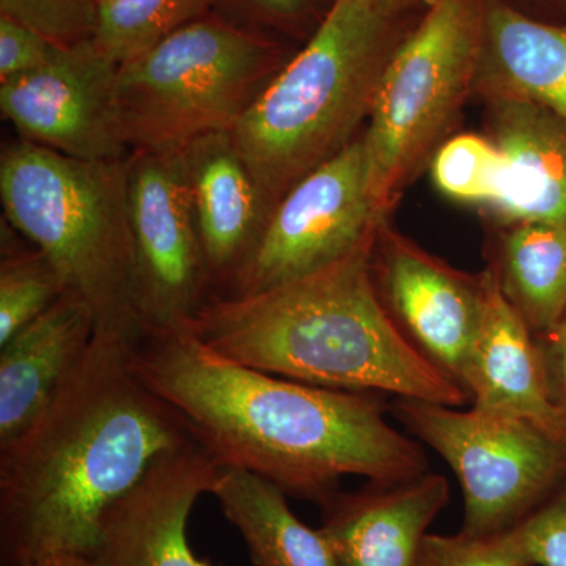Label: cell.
<instances>
[{"mask_svg": "<svg viewBox=\"0 0 566 566\" xmlns=\"http://www.w3.org/2000/svg\"><path fill=\"white\" fill-rule=\"evenodd\" d=\"M133 370L221 465L324 504L344 475L394 482L422 475L428 458L387 422L367 392L304 385L227 359L188 326L144 334Z\"/></svg>", "mask_w": 566, "mask_h": 566, "instance_id": "6da1fadb", "label": "cell"}, {"mask_svg": "<svg viewBox=\"0 0 566 566\" xmlns=\"http://www.w3.org/2000/svg\"><path fill=\"white\" fill-rule=\"evenodd\" d=\"M139 338L96 329L50 406L0 449V566L88 557L112 502L193 439L133 370Z\"/></svg>", "mask_w": 566, "mask_h": 566, "instance_id": "7a4b0ae2", "label": "cell"}, {"mask_svg": "<svg viewBox=\"0 0 566 566\" xmlns=\"http://www.w3.org/2000/svg\"><path fill=\"white\" fill-rule=\"evenodd\" d=\"M378 232L315 273L211 296L189 329L227 359L304 385L468 403L463 387L409 344L382 304L374 279Z\"/></svg>", "mask_w": 566, "mask_h": 566, "instance_id": "3957f363", "label": "cell"}, {"mask_svg": "<svg viewBox=\"0 0 566 566\" xmlns=\"http://www.w3.org/2000/svg\"><path fill=\"white\" fill-rule=\"evenodd\" d=\"M390 20L365 0H334L304 50L233 126L234 145L271 210L297 181L345 150L370 118L397 48Z\"/></svg>", "mask_w": 566, "mask_h": 566, "instance_id": "277c9868", "label": "cell"}, {"mask_svg": "<svg viewBox=\"0 0 566 566\" xmlns=\"http://www.w3.org/2000/svg\"><path fill=\"white\" fill-rule=\"evenodd\" d=\"M126 159L82 161L21 139L3 148L0 199L11 229L51 260L66 292L92 308L96 329L142 337Z\"/></svg>", "mask_w": 566, "mask_h": 566, "instance_id": "5b68a950", "label": "cell"}, {"mask_svg": "<svg viewBox=\"0 0 566 566\" xmlns=\"http://www.w3.org/2000/svg\"><path fill=\"white\" fill-rule=\"evenodd\" d=\"M282 70V51L259 33L205 17L118 66L115 104L134 151L181 150L232 132Z\"/></svg>", "mask_w": 566, "mask_h": 566, "instance_id": "8992f818", "label": "cell"}, {"mask_svg": "<svg viewBox=\"0 0 566 566\" xmlns=\"http://www.w3.org/2000/svg\"><path fill=\"white\" fill-rule=\"evenodd\" d=\"M486 0H431L387 62L364 129L371 196L385 219L474 92Z\"/></svg>", "mask_w": 566, "mask_h": 566, "instance_id": "52a82bcc", "label": "cell"}, {"mask_svg": "<svg viewBox=\"0 0 566 566\" xmlns=\"http://www.w3.org/2000/svg\"><path fill=\"white\" fill-rule=\"evenodd\" d=\"M392 415L457 475L464 534L512 531L566 485V439L527 420L411 398Z\"/></svg>", "mask_w": 566, "mask_h": 566, "instance_id": "ba28073f", "label": "cell"}, {"mask_svg": "<svg viewBox=\"0 0 566 566\" xmlns=\"http://www.w3.org/2000/svg\"><path fill=\"white\" fill-rule=\"evenodd\" d=\"M126 196L142 335L188 326L210 301L212 282L181 150L132 153Z\"/></svg>", "mask_w": 566, "mask_h": 566, "instance_id": "9c48e42d", "label": "cell"}, {"mask_svg": "<svg viewBox=\"0 0 566 566\" xmlns=\"http://www.w3.org/2000/svg\"><path fill=\"white\" fill-rule=\"evenodd\" d=\"M385 223L371 196L363 133L274 205L259 243L222 294L259 293L315 273L354 251Z\"/></svg>", "mask_w": 566, "mask_h": 566, "instance_id": "30bf717a", "label": "cell"}, {"mask_svg": "<svg viewBox=\"0 0 566 566\" xmlns=\"http://www.w3.org/2000/svg\"><path fill=\"white\" fill-rule=\"evenodd\" d=\"M118 65L88 40L50 65L0 82V111L22 140L82 161H122L115 104Z\"/></svg>", "mask_w": 566, "mask_h": 566, "instance_id": "8fae6325", "label": "cell"}, {"mask_svg": "<svg viewBox=\"0 0 566 566\" xmlns=\"http://www.w3.org/2000/svg\"><path fill=\"white\" fill-rule=\"evenodd\" d=\"M374 279L409 344L464 389L465 365L485 315V273H460L385 223L376 238Z\"/></svg>", "mask_w": 566, "mask_h": 566, "instance_id": "7c38bea8", "label": "cell"}, {"mask_svg": "<svg viewBox=\"0 0 566 566\" xmlns=\"http://www.w3.org/2000/svg\"><path fill=\"white\" fill-rule=\"evenodd\" d=\"M221 463L196 438L167 450L99 521L95 566H216L189 546L197 499L211 494Z\"/></svg>", "mask_w": 566, "mask_h": 566, "instance_id": "4fadbf2b", "label": "cell"}, {"mask_svg": "<svg viewBox=\"0 0 566 566\" xmlns=\"http://www.w3.org/2000/svg\"><path fill=\"white\" fill-rule=\"evenodd\" d=\"M447 476L371 482L322 504V531L340 566H420L428 528L449 504Z\"/></svg>", "mask_w": 566, "mask_h": 566, "instance_id": "5bb4252c", "label": "cell"}, {"mask_svg": "<svg viewBox=\"0 0 566 566\" xmlns=\"http://www.w3.org/2000/svg\"><path fill=\"white\" fill-rule=\"evenodd\" d=\"M485 283V315L463 379L472 408L527 420L566 439V412L551 397L538 340L506 301L491 266Z\"/></svg>", "mask_w": 566, "mask_h": 566, "instance_id": "9a60e30c", "label": "cell"}, {"mask_svg": "<svg viewBox=\"0 0 566 566\" xmlns=\"http://www.w3.org/2000/svg\"><path fill=\"white\" fill-rule=\"evenodd\" d=\"M181 156L212 285L229 286L259 243L271 207L232 132L197 137Z\"/></svg>", "mask_w": 566, "mask_h": 566, "instance_id": "2e32d148", "label": "cell"}, {"mask_svg": "<svg viewBox=\"0 0 566 566\" xmlns=\"http://www.w3.org/2000/svg\"><path fill=\"white\" fill-rule=\"evenodd\" d=\"M96 327L92 308L66 292L0 345V449L17 441L50 406L87 353Z\"/></svg>", "mask_w": 566, "mask_h": 566, "instance_id": "e0dca14e", "label": "cell"}, {"mask_svg": "<svg viewBox=\"0 0 566 566\" xmlns=\"http://www.w3.org/2000/svg\"><path fill=\"white\" fill-rule=\"evenodd\" d=\"M490 109L491 140L504 163L493 210L512 226L566 227V122L520 99L490 102Z\"/></svg>", "mask_w": 566, "mask_h": 566, "instance_id": "ac0fdd59", "label": "cell"}, {"mask_svg": "<svg viewBox=\"0 0 566 566\" xmlns=\"http://www.w3.org/2000/svg\"><path fill=\"white\" fill-rule=\"evenodd\" d=\"M474 92L488 103L538 104L566 122V22L546 24L486 0Z\"/></svg>", "mask_w": 566, "mask_h": 566, "instance_id": "d6986e66", "label": "cell"}, {"mask_svg": "<svg viewBox=\"0 0 566 566\" xmlns=\"http://www.w3.org/2000/svg\"><path fill=\"white\" fill-rule=\"evenodd\" d=\"M211 494L240 532L253 565L340 566L322 528L305 526L285 491L270 480L222 465Z\"/></svg>", "mask_w": 566, "mask_h": 566, "instance_id": "ffe728a7", "label": "cell"}, {"mask_svg": "<svg viewBox=\"0 0 566 566\" xmlns=\"http://www.w3.org/2000/svg\"><path fill=\"white\" fill-rule=\"evenodd\" d=\"M491 268L506 301L536 338L562 322L566 312L565 226H510Z\"/></svg>", "mask_w": 566, "mask_h": 566, "instance_id": "44dd1931", "label": "cell"}, {"mask_svg": "<svg viewBox=\"0 0 566 566\" xmlns=\"http://www.w3.org/2000/svg\"><path fill=\"white\" fill-rule=\"evenodd\" d=\"M219 0H99L95 41L118 66L150 51L185 25L208 17Z\"/></svg>", "mask_w": 566, "mask_h": 566, "instance_id": "7402d4cb", "label": "cell"}, {"mask_svg": "<svg viewBox=\"0 0 566 566\" xmlns=\"http://www.w3.org/2000/svg\"><path fill=\"white\" fill-rule=\"evenodd\" d=\"M66 293L62 275L40 249L2 240L0 262V345L57 303Z\"/></svg>", "mask_w": 566, "mask_h": 566, "instance_id": "603a6c76", "label": "cell"}, {"mask_svg": "<svg viewBox=\"0 0 566 566\" xmlns=\"http://www.w3.org/2000/svg\"><path fill=\"white\" fill-rule=\"evenodd\" d=\"M502 155L491 139L460 134L433 155L431 175L439 191L460 202L493 208L501 191Z\"/></svg>", "mask_w": 566, "mask_h": 566, "instance_id": "cb8c5ba5", "label": "cell"}, {"mask_svg": "<svg viewBox=\"0 0 566 566\" xmlns=\"http://www.w3.org/2000/svg\"><path fill=\"white\" fill-rule=\"evenodd\" d=\"M99 0H0V14L61 48L95 39Z\"/></svg>", "mask_w": 566, "mask_h": 566, "instance_id": "d4e9b609", "label": "cell"}, {"mask_svg": "<svg viewBox=\"0 0 566 566\" xmlns=\"http://www.w3.org/2000/svg\"><path fill=\"white\" fill-rule=\"evenodd\" d=\"M420 566H532L516 527L493 535L428 534Z\"/></svg>", "mask_w": 566, "mask_h": 566, "instance_id": "484cf974", "label": "cell"}, {"mask_svg": "<svg viewBox=\"0 0 566 566\" xmlns=\"http://www.w3.org/2000/svg\"><path fill=\"white\" fill-rule=\"evenodd\" d=\"M532 566H566V485L516 526Z\"/></svg>", "mask_w": 566, "mask_h": 566, "instance_id": "4316f807", "label": "cell"}, {"mask_svg": "<svg viewBox=\"0 0 566 566\" xmlns=\"http://www.w3.org/2000/svg\"><path fill=\"white\" fill-rule=\"evenodd\" d=\"M66 48L0 14V82L32 73L54 62Z\"/></svg>", "mask_w": 566, "mask_h": 566, "instance_id": "83f0119b", "label": "cell"}, {"mask_svg": "<svg viewBox=\"0 0 566 566\" xmlns=\"http://www.w3.org/2000/svg\"><path fill=\"white\" fill-rule=\"evenodd\" d=\"M536 340L542 352L551 397L566 412V312L562 322L549 334Z\"/></svg>", "mask_w": 566, "mask_h": 566, "instance_id": "f1b7e54d", "label": "cell"}, {"mask_svg": "<svg viewBox=\"0 0 566 566\" xmlns=\"http://www.w3.org/2000/svg\"><path fill=\"white\" fill-rule=\"evenodd\" d=\"M256 20L281 29L303 25L314 13V0H238Z\"/></svg>", "mask_w": 566, "mask_h": 566, "instance_id": "f546056e", "label": "cell"}, {"mask_svg": "<svg viewBox=\"0 0 566 566\" xmlns=\"http://www.w3.org/2000/svg\"><path fill=\"white\" fill-rule=\"evenodd\" d=\"M25 566H95L87 556L80 554H63V556H52L35 562V564Z\"/></svg>", "mask_w": 566, "mask_h": 566, "instance_id": "4dcf8cb0", "label": "cell"}, {"mask_svg": "<svg viewBox=\"0 0 566 566\" xmlns=\"http://www.w3.org/2000/svg\"><path fill=\"white\" fill-rule=\"evenodd\" d=\"M365 2L374 6L376 10L382 11L387 17H395L406 7L411 6L415 0H365Z\"/></svg>", "mask_w": 566, "mask_h": 566, "instance_id": "1f68e13d", "label": "cell"}, {"mask_svg": "<svg viewBox=\"0 0 566 566\" xmlns=\"http://www.w3.org/2000/svg\"><path fill=\"white\" fill-rule=\"evenodd\" d=\"M558 2L564 3V6H566V0H558Z\"/></svg>", "mask_w": 566, "mask_h": 566, "instance_id": "d6a6232c", "label": "cell"}]
</instances>
